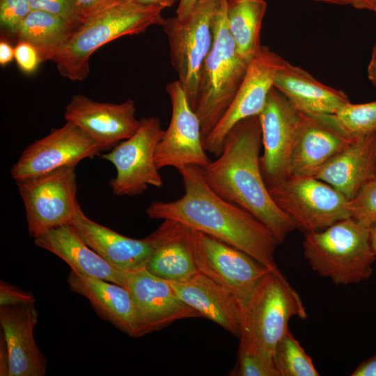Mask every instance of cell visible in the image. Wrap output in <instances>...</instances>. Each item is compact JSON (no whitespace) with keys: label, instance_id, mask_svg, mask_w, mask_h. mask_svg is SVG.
<instances>
[{"label":"cell","instance_id":"6da1fadb","mask_svg":"<svg viewBox=\"0 0 376 376\" xmlns=\"http://www.w3.org/2000/svg\"><path fill=\"white\" fill-rule=\"evenodd\" d=\"M183 196L173 201H154L146 209L154 219L173 220L198 230L254 258L272 272L279 270L274 253L281 243L261 221L242 207L226 201L207 184L199 166L180 170Z\"/></svg>","mask_w":376,"mask_h":376},{"label":"cell","instance_id":"7a4b0ae2","mask_svg":"<svg viewBox=\"0 0 376 376\" xmlns=\"http://www.w3.org/2000/svg\"><path fill=\"white\" fill-rule=\"evenodd\" d=\"M262 146L259 115L243 119L227 134L217 159L200 170L215 193L251 213L281 244L297 227L269 192L260 169Z\"/></svg>","mask_w":376,"mask_h":376},{"label":"cell","instance_id":"3957f363","mask_svg":"<svg viewBox=\"0 0 376 376\" xmlns=\"http://www.w3.org/2000/svg\"><path fill=\"white\" fill-rule=\"evenodd\" d=\"M162 10L134 0H120L84 19L52 61L62 77L83 81L90 72V57L97 49L122 36L162 26Z\"/></svg>","mask_w":376,"mask_h":376},{"label":"cell","instance_id":"277c9868","mask_svg":"<svg viewBox=\"0 0 376 376\" xmlns=\"http://www.w3.org/2000/svg\"><path fill=\"white\" fill-rule=\"evenodd\" d=\"M303 249L312 269L336 285L355 284L368 279L376 258L369 227L352 217L306 233Z\"/></svg>","mask_w":376,"mask_h":376},{"label":"cell","instance_id":"5b68a950","mask_svg":"<svg viewBox=\"0 0 376 376\" xmlns=\"http://www.w3.org/2000/svg\"><path fill=\"white\" fill-rule=\"evenodd\" d=\"M228 5V0H219L213 43L198 79L195 111L201 123L203 141L230 106L249 65L237 52L230 32Z\"/></svg>","mask_w":376,"mask_h":376},{"label":"cell","instance_id":"8992f818","mask_svg":"<svg viewBox=\"0 0 376 376\" xmlns=\"http://www.w3.org/2000/svg\"><path fill=\"white\" fill-rule=\"evenodd\" d=\"M307 317L300 296L285 276L269 270L253 289L242 310L239 350L275 358L289 331L291 318Z\"/></svg>","mask_w":376,"mask_h":376},{"label":"cell","instance_id":"52a82bcc","mask_svg":"<svg viewBox=\"0 0 376 376\" xmlns=\"http://www.w3.org/2000/svg\"><path fill=\"white\" fill-rule=\"evenodd\" d=\"M219 0H198L185 18L165 19L171 64L195 111L202 66L213 43L214 21Z\"/></svg>","mask_w":376,"mask_h":376},{"label":"cell","instance_id":"ba28073f","mask_svg":"<svg viewBox=\"0 0 376 376\" xmlns=\"http://www.w3.org/2000/svg\"><path fill=\"white\" fill-rule=\"evenodd\" d=\"M268 190L276 205L297 228L306 233L322 230L350 217L349 200L315 177L289 175Z\"/></svg>","mask_w":376,"mask_h":376},{"label":"cell","instance_id":"9c48e42d","mask_svg":"<svg viewBox=\"0 0 376 376\" xmlns=\"http://www.w3.org/2000/svg\"><path fill=\"white\" fill-rule=\"evenodd\" d=\"M186 237L198 272L228 290L244 308L269 269L246 253L187 226Z\"/></svg>","mask_w":376,"mask_h":376},{"label":"cell","instance_id":"30bf717a","mask_svg":"<svg viewBox=\"0 0 376 376\" xmlns=\"http://www.w3.org/2000/svg\"><path fill=\"white\" fill-rule=\"evenodd\" d=\"M75 167H63L16 182L29 233L33 238L74 220L79 204Z\"/></svg>","mask_w":376,"mask_h":376},{"label":"cell","instance_id":"8fae6325","mask_svg":"<svg viewBox=\"0 0 376 376\" xmlns=\"http://www.w3.org/2000/svg\"><path fill=\"white\" fill-rule=\"evenodd\" d=\"M140 122L132 136L102 155L116 169V175L109 182L116 196H135L149 186L160 188L163 185L155 154L164 130L157 116L143 118Z\"/></svg>","mask_w":376,"mask_h":376},{"label":"cell","instance_id":"7c38bea8","mask_svg":"<svg viewBox=\"0 0 376 376\" xmlns=\"http://www.w3.org/2000/svg\"><path fill=\"white\" fill-rule=\"evenodd\" d=\"M284 61L268 47L261 46L249 63L244 78L230 106L203 140L206 152L218 157L230 129L239 121L261 113Z\"/></svg>","mask_w":376,"mask_h":376},{"label":"cell","instance_id":"4fadbf2b","mask_svg":"<svg viewBox=\"0 0 376 376\" xmlns=\"http://www.w3.org/2000/svg\"><path fill=\"white\" fill-rule=\"evenodd\" d=\"M101 151L97 144L75 124L66 121L45 137L29 145L13 165L10 174L16 182L55 170L76 166Z\"/></svg>","mask_w":376,"mask_h":376},{"label":"cell","instance_id":"5bb4252c","mask_svg":"<svg viewBox=\"0 0 376 376\" xmlns=\"http://www.w3.org/2000/svg\"><path fill=\"white\" fill-rule=\"evenodd\" d=\"M166 90L172 113L169 127L155 150L157 168L171 166L178 171L187 166L207 165L211 160L203 147L201 123L180 82L178 79L170 82Z\"/></svg>","mask_w":376,"mask_h":376},{"label":"cell","instance_id":"9a60e30c","mask_svg":"<svg viewBox=\"0 0 376 376\" xmlns=\"http://www.w3.org/2000/svg\"><path fill=\"white\" fill-rule=\"evenodd\" d=\"M259 118L263 148L260 157V169L268 189L290 175V161L299 112L273 87Z\"/></svg>","mask_w":376,"mask_h":376},{"label":"cell","instance_id":"2e32d148","mask_svg":"<svg viewBox=\"0 0 376 376\" xmlns=\"http://www.w3.org/2000/svg\"><path fill=\"white\" fill-rule=\"evenodd\" d=\"M125 288L136 306L137 337L162 329L178 320L201 317L177 296L168 281L145 267L126 272Z\"/></svg>","mask_w":376,"mask_h":376},{"label":"cell","instance_id":"e0dca14e","mask_svg":"<svg viewBox=\"0 0 376 376\" xmlns=\"http://www.w3.org/2000/svg\"><path fill=\"white\" fill-rule=\"evenodd\" d=\"M354 141L343 130L334 114L299 112L290 175L314 177L327 162Z\"/></svg>","mask_w":376,"mask_h":376},{"label":"cell","instance_id":"ac0fdd59","mask_svg":"<svg viewBox=\"0 0 376 376\" xmlns=\"http://www.w3.org/2000/svg\"><path fill=\"white\" fill-rule=\"evenodd\" d=\"M135 111L131 99L114 104L96 102L76 94L67 104L64 116L66 121L86 133L102 152L111 150L135 133L141 123L136 118Z\"/></svg>","mask_w":376,"mask_h":376},{"label":"cell","instance_id":"d6986e66","mask_svg":"<svg viewBox=\"0 0 376 376\" xmlns=\"http://www.w3.org/2000/svg\"><path fill=\"white\" fill-rule=\"evenodd\" d=\"M38 321L34 304L0 306L1 333L9 359V376H44L47 359L38 348L33 330Z\"/></svg>","mask_w":376,"mask_h":376},{"label":"cell","instance_id":"ffe728a7","mask_svg":"<svg viewBox=\"0 0 376 376\" xmlns=\"http://www.w3.org/2000/svg\"><path fill=\"white\" fill-rule=\"evenodd\" d=\"M71 225L87 245L125 272L145 267L155 249L152 233L143 239L124 236L90 219L79 204Z\"/></svg>","mask_w":376,"mask_h":376},{"label":"cell","instance_id":"44dd1931","mask_svg":"<svg viewBox=\"0 0 376 376\" xmlns=\"http://www.w3.org/2000/svg\"><path fill=\"white\" fill-rule=\"evenodd\" d=\"M177 296L205 318L240 338L242 306L226 288L198 273L185 281H168Z\"/></svg>","mask_w":376,"mask_h":376},{"label":"cell","instance_id":"7402d4cb","mask_svg":"<svg viewBox=\"0 0 376 376\" xmlns=\"http://www.w3.org/2000/svg\"><path fill=\"white\" fill-rule=\"evenodd\" d=\"M70 289L86 297L103 320L131 337L137 338V314L129 290L120 285L71 270Z\"/></svg>","mask_w":376,"mask_h":376},{"label":"cell","instance_id":"603a6c76","mask_svg":"<svg viewBox=\"0 0 376 376\" xmlns=\"http://www.w3.org/2000/svg\"><path fill=\"white\" fill-rule=\"evenodd\" d=\"M34 243L62 259L71 270L125 287L126 272L111 265L87 245L71 224L42 234L34 238Z\"/></svg>","mask_w":376,"mask_h":376},{"label":"cell","instance_id":"cb8c5ba5","mask_svg":"<svg viewBox=\"0 0 376 376\" xmlns=\"http://www.w3.org/2000/svg\"><path fill=\"white\" fill-rule=\"evenodd\" d=\"M274 87L302 113L335 114L350 102L343 91L324 85L285 60L277 72Z\"/></svg>","mask_w":376,"mask_h":376},{"label":"cell","instance_id":"d4e9b609","mask_svg":"<svg viewBox=\"0 0 376 376\" xmlns=\"http://www.w3.org/2000/svg\"><path fill=\"white\" fill-rule=\"evenodd\" d=\"M376 173V133L354 141L327 162L315 178L330 185L349 201Z\"/></svg>","mask_w":376,"mask_h":376},{"label":"cell","instance_id":"484cf974","mask_svg":"<svg viewBox=\"0 0 376 376\" xmlns=\"http://www.w3.org/2000/svg\"><path fill=\"white\" fill-rule=\"evenodd\" d=\"M155 249L145 268L166 281H185L198 273L190 251L186 226L173 220H164L152 233Z\"/></svg>","mask_w":376,"mask_h":376},{"label":"cell","instance_id":"4316f807","mask_svg":"<svg viewBox=\"0 0 376 376\" xmlns=\"http://www.w3.org/2000/svg\"><path fill=\"white\" fill-rule=\"evenodd\" d=\"M79 26L61 16L32 10L20 24L15 39L32 44L42 62L52 61Z\"/></svg>","mask_w":376,"mask_h":376},{"label":"cell","instance_id":"83f0119b","mask_svg":"<svg viewBox=\"0 0 376 376\" xmlns=\"http://www.w3.org/2000/svg\"><path fill=\"white\" fill-rule=\"evenodd\" d=\"M267 7L265 0H228V28L237 52L249 63L262 46L260 31Z\"/></svg>","mask_w":376,"mask_h":376},{"label":"cell","instance_id":"f1b7e54d","mask_svg":"<svg viewBox=\"0 0 376 376\" xmlns=\"http://www.w3.org/2000/svg\"><path fill=\"white\" fill-rule=\"evenodd\" d=\"M275 360L281 376H318L312 359L290 330L279 344Z\"/></svg>","mask_w":376,"mask_h":376},{"label":"cell","instance_id":"f546056e","mask_svg":"<svg viewBox=\"0 0 376 376\" xmlns=\"http://www.w3.org/2000/svg\"><path fill=\"white\" fill-rule=\"evenodd\" d=\"M345 133L353 140L376 133V101L348 103L334 114Z\"/></svg>","mask_w":376,"mask_h":376},{"label":"cell","instance_id":"4dcf8cb0","mask_svg":"<svg viewBox=\"0 0 376 376\" xmlns=\"http://www.w3.org/2000/svg\"><path fill=\"white\" fill-rule=\"evenodd\" d=\"M350 217L367 227L376 222V173L349 201Z\"/></svg>","mask_w":376,"mask_h":376},{"label":"cell","instance_id":"1f68e13d","mask_svg":"<svg viewBox=\"0 0 376 376\" xmlns=\"http://www.w3.org/2000/svg\"><path fill=\"white\" fill-rule=\"evenodd\" d=\"M231 375L281 376L275 358L267 354L238 350L236 366Z\"/></svg>","mask_w":376,"mask_h":376},{"label":"cell","instance_id":"d6a6232c","mask_svg":"<svg viewBox=\"0 0 376 376\" xmlns=\"http://www.w3.org/2000/svg\"><path fill=\"white\" fill-rule=\"evenodd\" d=\"M31 10L30 0H0L1 37L15 39L20 24Z\"/></svg>","mask_w":376,"mask_h":376},{"label":"cell","instance_id":"836d02e7","mask_svg":"<svg viewBox=\"0 0 376 376\" xmlns=\"http://www.w3.org/2000/svg\"><path fill=\"white\" fill-rule=\"evenodd\" d=\"M32 10L48 12L78 25L82 23L73 0H30Z\"/></svg>","mask_w":376,"mask_h":376},{"label":"cell","instance_id":"e575fe53","mask_svg":"<svg viewBox=\"0 0 376 376\" xmlns=\"http://www.w3.org/2000/svg\"><path fill=\"white\" fill-rule=\"evenodd\" d=\"M15 60L19 70L27 75L36 72L42 62L38 50L26 41L17 42L15 46Z\"/></svg>","mask_w":376,"mask_h":376},{"label":"cell","instance_id":"d590c367","mask_svg":"<svg viewBox=\"0 0 376 376\" xmlns=\"http://www.w3.org/2000/svg\"><path fill=\"white\" fill-rule=\"evenodd\" d=\"M34 295L15 285L0 281V306L23 304H34Z\"/></svg>","mask_w":376,"mask_h":376},{"label":"cell","instance_id":"8d00e7d4","mask_svg":"<svg viewBox=\"0 0 376 376\" xmlns=\"http://www.w3.org/2000/svg\"><path fill=\"white\" fill-rule=\"evenodd\" d=\"M82 21L120 0H73Z\"/></svg>","mask_w":376,"mask_h":376},{"label":"cell","instance_id":"74e56055","mask_svg":"<svg viewBox=\"0 0 376 376\" xmlns=\"http://www.w3.org/2000/svg\"><path fill=\"white\" fill-rule=\"evenodd\" d=\"M15 59V47L8 39L1 37L0 40V65L5 66L10 63Z\"/></svg>","mask_w":376,"mask_h":376},{"label":"cell","instance_id":"f35d334b","mask_svg":"<svg viewBox=\"0 0 376 376\" xmlns=\"http://www.w3.org/2000/svg\"><path fill=\"white\" fill-rule=\"evenodd\" d=\"M352 376H376V355L361 362L353 371Z\"/></svg>","mask_w":376,"mask_h":376},{"label":"cell","instance_id":"ab89813d","mask_svg":"<svg viewBox=\"0 0 376 376\" xmlns=\"http://www.w3.org/2000/svg\"><path fill=\"white\" fill-rule=\"evenodd\" d=\"M10 359L3 336L1 332L0 338V375L9 376Z\"/></svg>","mask_w":376,"mask_h":376},{"label":"cell","instance_id":"60d3db41","mask_svg":"<svg viewBox=\"0 0 376 376\" xmlns=\"http://www.w3.org/2000/svg\"><path fill=\"white\" fill-rule=\"evenodd\" d=\"M198 0H180L176 10V17L180 19L186 17L193 10Z\"/></svg>","mask_w":376,"mask_h":376},{"label":"cell","instance_id":"b9f144b4","mask_svg":"<svg viewBox=\"0 0 376 376\" xmlns=\"http://www.w3.org/2000/svg\"><path fill=\"white\" fill-rule=\"evenodd\" d=\"M368 77L376 86V42L373 48L370 61L368 67Z\"/></svg>","mask_w":376,"mask_h":376},{"label":"cell","instance_id":"7bdbcfd3","mask_svg":"<svg viewBox=\"0 0 376 376\" xmlns=\"http://www.w3.org/2000/svg\"><path fill=\"white\" fill-rule=\"evenodd\" d=\"M136 2L146 6H155L164 9L173 6L176 0H134Z\"/></svg>","mask_w":376,"mask_h":376},{"label":"cell","instance_id":"ee69618b","mask_svg":"<svg viewBox=\"0 0 376 376\" xmlns=\"http://www.w3.org/2000/svg\"><path fill=\"white\" fill-rule=\"evenodd\" d=\"M371 0H350V5L358 9L370 10Z\"/></svg>","mask_w":376,"mask_h":376},{"label":"cell","instance_id":"f6af8a7d","mask_svg":"<svg viewBox=\"0 0 376 376\" xmlns=\"http://www.w3.org/2000/svg\"><path fill=\"white\" fill-rule=\"evenodd\" d=\"M370 242L372 248L376 255V222L372 224L370 227Z\"/></svg>","mask_w":376,"mask_h":376},{"label":"cell","instance_id":"bcb514c9","mask_svg":"<svg viewBox=\"0 0 376 376\" xmlns=\"http://www.w3.org/2000/svg\"><path fill=\"white\" fill-rule=\"evenodd\" d=\"M336 4H350V0H314Z\"/></svg>","mask_w":376,"mask_h":376},{"label":"cell","instance_id":"7dc6e473","mask_svg":"<svg viewBox=\"0 0 376 376\" xmlns=\"http://www.w3.org/2000/svg\"><path fill=\"white\" fill-rule=\"evenodd\" d=\"M370 10L376 13V0H371Z\"/></svg>","mask_w":376,"mask_h":376}]
</instances>
